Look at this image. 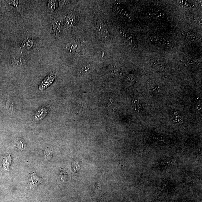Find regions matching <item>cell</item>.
<instances>
[{
  "instance_id": "6da1fadb",
  "label": "cell",
  "mask_w": 202,
  "mask_h": 202,
  "mask_svg": "<svg viewBox=\"0 0 202 202\" xmlns=\"http://www.w3.org/2000/svg\"><path fill=\"white\" fill-rule=\"evenodd\" d=\"M96 28L99 36L103 39H107L109 36V29L107 22L105 20L101 19L98 21Z\"/></svg>"
},
{
  "instance_id": "7a4b0ae2",
  "label": "cell",
  "mask_w": 202,
  "mask_h": 202,
  "mask_svg": "<svg viewBox=\"0 0 202 202\" xmlns=\"http://www.w3.org/2000/svg\"><path fill=\"white\" fill-rule=\"evenodd\" d=\"M41 182V180L37 176L36 173L35 172L32 173L28 181V186L30 189H34L40 184Z\"/></svg>"
},
{
  "instance_id": "3957f363",
  "label": "cell",
  "mask_w": 202,
  "mask_h": 202,
  "mask_svg": "<svg viewBox=\"0 0 202 202\" xmlns=\"http://www.w3.org/2000/svg\"><path fill=\"white\" fill-rule=\"evenodd\" d=\"M48 111V108L45 106L40 108L35 113L34 118V120L39 121L42 120L46 115Z\"/></svg>"
},
{
  "instance_id": "277c9868",
  "label": "cell",
  "mask_w": 202,
  "mask_h": 202,
  "mask_svg": "<svg viewBox=\"0 0 202 202\" xmlns=\"http://www.w3.org/2000/svg\"><path fill=\"white\" fill-rule=\"evenodd\" d=\"M80 45L76 42H72L67 44L66 48L71 53L76 54L80 53Z\"/></svg>"
},
{
  "instance_id": "5b68a950",
  "label": "cell",
  "mask_w": 202,
  "mask_h": 202,
  "mask_svg": "<svg viewBox=\"0 0 202 202\" xmlns=\"http://www.w3.org/2000/svg\"><path fill=\"white\" fill-rule=\"evenodd\" d=\"M52 28L55 35L56 36H59L62 30L61 22L58 20H54L52 23Z\"/></svg>"
},
{
  "instance_id": "8992f818",
  "label": "cell",
  "mask_w": 202,
  "mask_h": 202,
  "mask_svg": "<svg viewBox=\"0 0 202 202\" xmlns=\"http://www.w3.org/2000/svg\"><path fill=\"white\" fill-rule=\"evenodd\" d=\"M26 59L23 57H13L12 59L11 64L13 66H21L26 65Z\"/></svg>"
},
{
  "instance_id": "52a82bcc",
  "label": "cell",
  "mask_w": 202,
  "mask_h": 202,
  "mask_svg": "<svg viewBox=\"0 0 202 202\" xmlns=\"http://www.w3.org/2000/svg\"><path fill=\"white\" fill-rule=\"evenodd\" d=\"M76 15L75 13H69L66 18V23L67 26L72 27L75 25L76 22Z\"/></svg>"
},
{
  "instance_id": "ba28073f",
  "label": "cell",
  "mask_w": 202,
  "mask_h": 202,
  "mask_svg": "<svg viewBox=\"0 0 202 202\" xmlns=\"http://www.w3.org/2000/svg\"><path fill=\"white\" fill-rule=\"evenodd\" d=\"M148 88L150 92L153 94H156L159 92V87L152 80H149L148 82Z\"/></svg>"
},
{
  "instance_id": "9c48e42d",
  "label": "cell",
  "mask_w": 202,
  "mask_h": 202,
  "mask_svg": "<svg viewBox=\"0 0 202 202\" xmlns=\"http://www.w3.org/2000/svg\"><path fill=\"white\" fill-rule=\"evenodd\" d=\"M53 80V77L52 76L47 77L46 79L42 82L41 85L39 87V90H43L50 85Z\"/></svg>"
},
{
  "instance_id": "30bf717a",
  "label": "cell",
  "mask_w": 202,
  "mask_h": 202,
  "mask_svg": "<svg viewBox=\"0 0 202 202\" xmlns=\"http://www.w3.org/2000/svg\"><path fill=\"white\" fill-rule=\"evenodd\" d=\"M132 105L134 110L138 113H141L142 112V107L139 101L137 100H133L132 102Z\"/></svg>"
},
{
  "instance_id": "8fae6325",
  "label": "cell",
  "mask_w": 202,
  "mask_h": 202,
  "mask_svg": "<svg viewBox=\"0 0 202 202\" xmlns=\"http://www.w3.org/2000/svg\"><path fill=\"white\" fill-rule=\"evenodd\" d=\"M34 41L32 40L28 39L24 40L21 45V48L26 49H30L33 46Z\"/></svg>"
},
{
  "instance_id": "7c38bea8",
  "label": "cell",
  "mask_w": 202,
  "mask_h": 202,
  "mask_svg": "<svg viewBox=\"0 0 202 202\" xmlns=\"http://www.w3.org/2000/svg\"><path fill=\"white\" fill-rule=\"evenodd\" d=\"M14 104L12 99L9 95H8L7 100L6 103V108L8 110L11 111H12L14 109Z\"/></svg>"
},
{
  "instance_id": "4fadbf2b",
  "label": "cell",
  "mask_w": 202,
  "mask_h": 202,
  "mask_svg": "<svg viewBox=\"0 0 202 202\" xmlns=\"http://www.w3.org/2000/svg\"><path fill=\"white\" fill-rule=\"evenodd\" d=\"M11 158L10 156H8L6 158H4L3 160V167L6 168V169H7L9 168L10 163H11Z\"/></svg>"
},
{
  "instance_id": "5bb4252c",
  "label": "cell",
  "mask_w": 202,
  "mask_h": 202,
  "mask_svg": "<svg viewBox=\"0 0 202 202\" xmlns=\"http://www.w3.org/2000/svg\"><path fill=\"white\" fill-rule=\"evenodd\" d=\"M57 1H49L48 7V9L50 11H54L56 9L57 6Z\"/></svg>"
},
{
  "instance_id": "9a60e30c",
  "label": "cell",
  "mask_w": 202,
  "mask_h": 202,
  "mask_svg": "<svg viewBox=\"0 0 202 202\" xmlns=\"http://www.w3.org/2000/svg\"><path fill=\"white\" fill-rule=\"evenodd\" d=\"M52 154V152L49 149H47L46 150L45 153V157L47 160H49L50 159V158L51 157Z\"/></svg>"
},
{
  "instance_id": "2e32d148",
  "label": "cell",
  "mask_w": 202,
  "mask_h": 202,
  "mask_svg": "<svg viewBox=\"0 0 202 202\" xmlns=\"http://www.w3.org/2000/svg\"><path fill=\"white\" fill-rule=\"evenodd\" d=\"M109 71L110 73L112 74L117 73V70L116 67L114 65H111L109 67Z\"/></svg>"
}]
</instances>
